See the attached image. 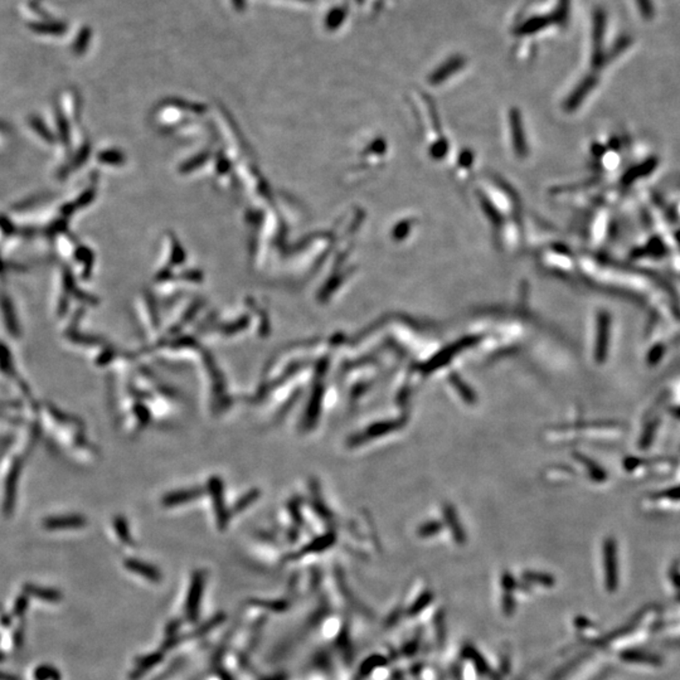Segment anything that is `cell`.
<instances>
[{"label":"cell","mask_w":680,"mask_h":680,"mask_svg":"<svg viewBox=\"0 0 680 680\" xmlns=\"http://www.w3.org/2000/svg\"><path fill=\"white\" fill-rule=\"evenodd\" d=\"M210 493H212V498H213V501H215V510L218 512V515H220V522H221V525L226 523V514H225V509H223V500H222V484L218 479H213L210 480Z\"/></svg>","instance_id":"cell-5"},{"label":"cell","mask_w":680,"mask_h":680,"mask_svg":"<svg viewBox=\"0 0 680 680\" xmlns=\"http://www.w3.org/2000/svg\"><path fill=\"white\" fill-rule=\"evenodd\" d=\"M126 566L129 568H132V571H135V572L140 573V574H144L149 579H154V581H158L159 579V573L156 572L154 568H151L149 566H145L144 563H140V562H127Z\"/></svg>","instance_id":"cell-8"},{"label":"cell","mask_w":680,"mask_h":680,"mask_svg":"<svg viewBox=\"0 0 680 680\" xmlns=\"http://www.w3.org/2000/svg\"><path fill=\"white\" fill-rule=\"evenodd\" d=\"M11 622H12V621H11V617H9L8 615H6V616H1L0 624H1L3 627H11Z\"/></svg>","instance_id":"cell-13"},{"label":"cell","mask_w":680,"mask_h":680,"mask_svg":"<svg viewBox=\"0 0 680 680\" xmlns=\"http://www.w3.org/2000/svg\"><path fill=\"white\" fill-rule=\"evenodd\" d=\"M23 638H24V629H23V627H20L18 629V631H17V633H15V635H14V645H17V646H20V645L23 644Z\"/></svg>","instance_id":"cell-11"},{"label":"cell","mask_w":680,"mask_h":680,"mask_svg":"<svg viewBox=\"0 0 680 680\" xmlns=\"http://www.w3.org/2000/svg\"><path fill=\"white\" fill-rule=\"evenodd\" d=\"M28 605H30V596L28 595H22L19 596L17 600H15V603H14V607H13V615L15 617H22L25 611L28 609Z\"/></svg>","instance_id":"cell-9"},{"label":"cell","mask_w":680,"mask_h":680,"mask_svg":"<svg viewBox=\"0 0 680 680\" xmlns=\"http://www.w3.org/2000/svg\"><path fill=\"white\" fill-rule=\"evenodd\" d=\"M34 680H61V674L57 669L49 665H41L33 672Z\"/></svg>","instance_id":"cell-7"},{"label":"cell","mask_w":680,"mask_h":680,"mask_svg":"<svg viewBox=\"0 0 680 680\" xmlns=\"http://www.w3.org/2000/svg\"><path fill=\"white\" fill-rule=\"evenodd\" d=\"M86 520L80 515H67V517H57V518H49L44 522V527L48 531H56V529H66V528H78L84 527Z\"/></svg>","instance_id":"cell-2"},{"label":"cell","mask_w":680,"mask_h":680,"mask_svg":"<svg viewBox=\"0 0 680 680\" xmlns=\"http://www.w3.org/2000/svg\"><path fill=\"white\" fill-rule=\"evenodd\" d=\"M19 472H20V462H15V465L13 466L12 472L9 474L8 480H6V510L12 509L14 494H15V489H17Z\"/></svg>","instance_id":"cell-4"},{"label":"cell","mask_w":680,"mask_h":680,"mask_svg":"<svg viewBox=\"0 0 680 680\" xmlns=\"http://www.w3.org/2000/svg\"><path fill=\"white\" fill-rule=\"evenodd\" d=\"M657 159H649V160L644 161L643 164H638L636 167L629 169L627 173L622 175L621 184H622V187H629V185L633 184L636 180L644 178L645 175L651 174V172L657 168Z\"/></svg>","instance_id":"cell-1"},{"label":"cell","mask_w":680,"mask_h":680,"mask_svg":"<svg viewBox=\"0 0 680 680\" xmlns=\"http://www.w3.org/2000/svg\"><path fill=\"white\" fill-rule=\"evenodd\" d=\"M198 496H201V493L198 490L177 491V493H173V494H169V496H165L163 503H164V505L172 507V505H177V504H183V503H187V501L194 500Z\"/></svg>","instance_id":"cell-6"},{"label":"cell","mask_w":680,"mask_h":680,"mask_svg":"<svg viewBox=\"0 0 680 680\" xmlns=\"http://www.w3.org/2000/svg\"><path fill=\"white\" fill-rule=\"evenodd\" d=\"M23 588L25 595L37 597V598H39L41 601H44V603H60L61 598H62V595H61L58 591L51 590V588H43V587H39V586L30 585V584L24 585Z\"/></svg>","instance_id":"cell-3"},{"label":"cell","mask_w":680,"mask_h":680,"mask_svg":"<svg viewBox=\"0 0 680 680\" xmlns=\"http://www.w3.org/2000/svg\"><path fill=\"white\" fill-rule=\"evenodd\" d=\"M0 680H20L18 676L12 674H6V673H3L0 672Z\"/></svg>","instance_id":"cell-12"},{"label":"cell","mask_w":680,"mask_h":680,"mask_svg":"<svg viewBox=\"0 0 680 680\" xmlns=\"http://www.w3.org/2000/svg\"><path fill=\"white\" fill-rule=\"evenodd\" d=\"M257 496H258V491H256V490L251 491V493H248L247 496H244V498H242V499H241V500H239V503L234 505V510H236L237 513L241 512V510H244L246 507H248L250 504H252L253 501L256 500Z\"/></svg>","instance_id":"cell-10"}]
</instances>
